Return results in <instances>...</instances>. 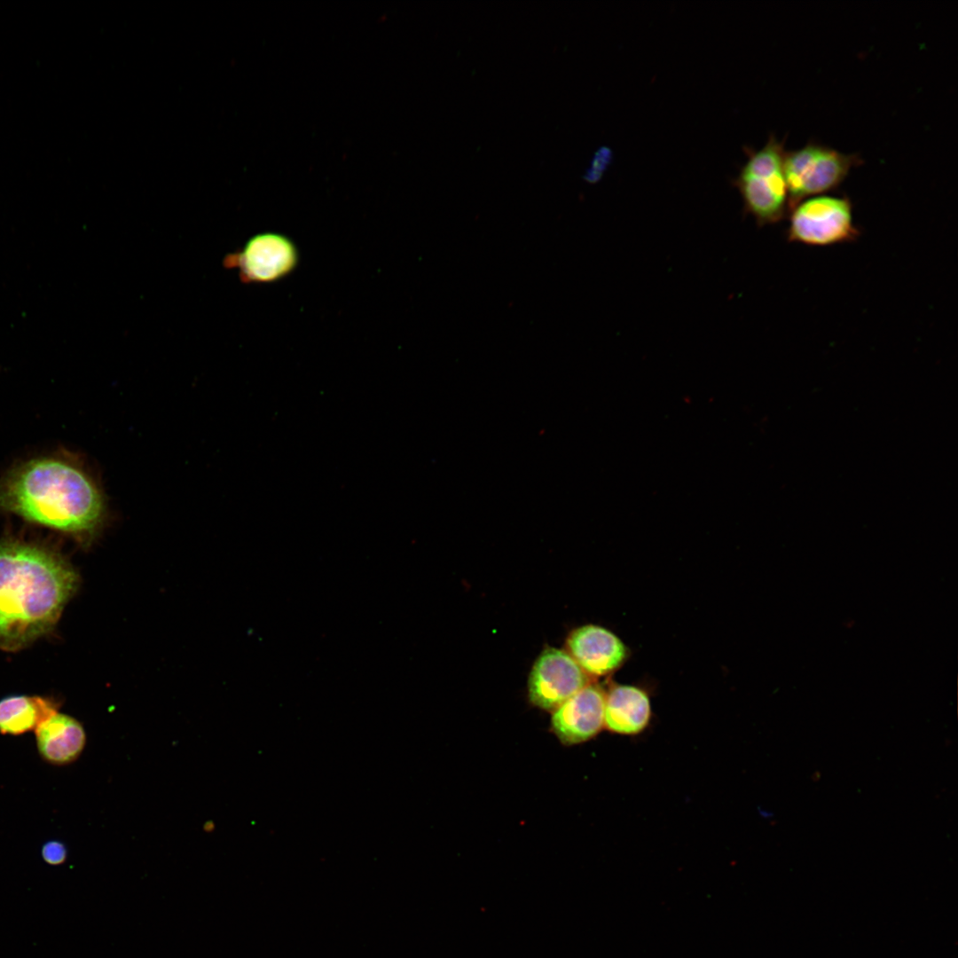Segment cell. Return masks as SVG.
<instances>
[{
  "mask_svg": "<svg viewBox=\"0 0 958 958\" xmlns=\"http://www.w3.org/2000/svg\"><path fill=\"white\" fill-rule=\"evenodd\" d=\"M41 854L43 860L51 866H59L66 861L67 850L66 845L58 840H51L42 846Z\"/></svg>",
  "mask_w": 958,
  "mask_h": 958,
  "instance_id": "14",
  "label": "cell"
},
{
  "mask_svg": "<svg viewBox=\"0 0 958 958\" xmlns=\"http://www.w3.org/2000/svg\"><path fill=\"white\" fill-rule=\"evenodd\" d=\"M648 694L630 685H616L605 693L604 727L622 735L642 733L651 719Z\"/></svg>",
  "mask_w": 958,
  "mask_h": 958,
  "instance_id": "11",
  "label": "cell"
},
{
  "mask_svg": "<svg viewBox=\"0 0 958 958\" xmlns=\"http://www.w3.org/2000/svg\"><path fill=\"white\" fill-rule=\"evenodd\" d=\"M588 684V675L568 652L548 648L531 669L529 698L537 707L554 711Z\"/></svg>",
  "mask_w": 958,
  "mask_h": 958,
  "instance_id": "7",
  "label": "cell"
},
{
  "mask_svg": "<svg viewBox=\"0 0 958 958\" xmlns=\"http://www.w3.org/2000/svg\"><path fill=\"white\" fill-rule=\"evenodd\" d=\"M860 161L858 154L844 153L816 142L786 151L784 176L789 208L809 196L836 189Z\"/></svg>",
  "mask_w": 958,
  "mask_h": 958,
  "instance_id": "4",
  "label": "cell"
},
{
  "mask_svg": "<svg viewBox=\"0 0 958 958\" xmlns=\"http://www.w3.org/2000/svg\"><path fill=\"white\" fill-rule=\"evenodd\" d=\"M612 158L611 150L609 147L603 146L597 150L594 157L592 161L589 169L585 175V179L590 183L597 182L602 176L604 170L609 165Z\"/></svg>",
  "mask_w": 958,
  "mask_h": 958,
  "instance_id": "13",
  "label": "cell"
},
{
  "mask_svg": "<svg viewBox=\"0 0 958 958\" xmlns=\"http://www.w3.org/2000/svg\"><path fill=\"white\" fill-rule=\"evenodd\" d=\"M55 702L38 695H11L0 700V734L20 735L58 711Z\"/></svg>",
  "mask_w": 958,
  "mask_h": 958,
  "instance_id": "12",
  "label": "cell"
},
{
  "mask_svg": "<svg viewBox=\"0 0 958 958\" xmlns=\"http://www.w3.org/2000/svg\"><path fill=\"white\" fill-rule=\"evenodd\" d=\"M35 734L40 757L53 766H65L76 760L86 743L82 725L58 711L41 723Z\"/></svg>",
  "mask_w": 958,
  "mask_h": 958,
  "instance_id": "10",
  "label": "cell"
},
{
  "mask_svg": "<svg viewBox=\"0 0 958 958\" xmlns=\"http://www.w3.org/2000/svg\"><path fill=\"white\" fill-rule=\"evenodd\" d=\"M0 511L90 543L108 520L104 491L90 467L71 453L40 455L15 464L0 480Z\"/></svg>",
  "mask_w": 958,
  "mask_h": 958,
  "instance_id": "1",
  "label": "cell"
},
{
  "mask_svg": "<svg viewBox=\"0 0 958 958\" xmlns=\"http://www.w3.org/2000/svg\"><path fill=\"white\" fill-rule=\"evenodd\" d=\"M72 566L51 549L0 543V648L15 650L48 632L77 589Z\"/></svg>",
  "mask_w": 958,
  "mask_h": 958,
  "instance_id": "2",
  "label": "cell"
},
{
  "mask_svg": "<svg viewBox=\"0 0 958 958\" xmlns=\"http://www.w3.org/2000/svg\"><path fill=\"white\" fill-rule=\"evenodd\" d=\"M569 654L588 675L605 676L617 670L627 656L622 640L612 632L593 624L574 630L567 640Z\"/></svg>",
  "mask_w": 958,
  "mask_h": 958,
  "instance_id": "9",
  "label": "cell"
},
{
  "mask_svg": "<svg viewBox=\"0 0 958 958\" xmlns=\"http://www.w3.org/2000/svg\"><path fill=\"white\" fill-rule=\"evenodd\" d=\"M788 229L789 241L829 246L854 240L859 232L851 201L844 197L818 196L792 208Z\"/></svg>",
  "mask_w": 958,
  "mask_h": 958,
  "instance_id": "5",
  "label": "cell"
},
{
  "mask_svg": "<svg viewBox=\"0 0 958 958\" xmlns=\"http://www.w3.org/2000/svg\"><path fill=\"white\" fill-rule=\"evenodd\" d=\"M605 693L588 684L553 711L552 728L565 745L585 742L604 727Z\"/></svg>",
  "mask_w": 958,
  "mask_h": 958,
  "instance_id": "8",
  "label": "cell"
},
{
  "mask_svg": "<svg viewBox=\"0 0 958 958\" xmlns=\"http://www.w3.org/2000/svg\"><path fill=\"white\" fill-rule=\"evenodd\" d=\"M298 263V251L287 236L277 232H263L251 237L244 246L227 254L223 264L236 270L240 280L248 284H263L279 280L288 275Z\"/></svg>",
  "mask_w": 958,
  "mask_h": 958,
  "instance_id": "6",
  "label": "cell"
},
{
  "mask_svg": "<svg viewBox=\"0 0 958 958\" xmlns=\"http://www.w3.org/2000/svg\"><path fill=\"white\" fill-rule=\"evenodd\" d=\"M746 152L748 159L735 185L757 220L762 224L777 222L789 208L783 142L771 135L763 147L747 148Z\"/></svg>",
  "mask_w": 958,
  "mask_h": 958,
  "instance_id": "3",
  "label": "cell"
}]
</instances>
